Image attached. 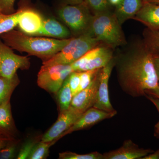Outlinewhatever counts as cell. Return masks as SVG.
I'll return each mask as SVG.
<instances>
[{"label": "cell", "instance_id": "3957f363", "mask_svg": "<svg viewBox=\"0 0 159 159\" xmlns=\"http://www.w3.org/2000/svg\"><path fill=\"white\" fill-rule=\"evenodd\" d=\"M121 25L111 11L94 15L88 31L100 42L113 48L127 44Z\"/></svg>", "mask_w": 159, "mask_h": 159}, {"label": "cell", "instance_id": "5bb4252c", "mask_svg": "<svg viewBox=\"0 0 159 159\" xmlns=\"http://www.w3.org/2000/svg\"><path fill=\"white\" fill-rule=\"evenodd\" d=\"M154 151L149 148H139L131 140H126L119 148L102 154L103 159H142Z\"/></svg>", "mask_w": 159, "mask_h": 159}, {"label": "cell", "instance_id": "603a6c76", "mask_svg": "<svg viewBox=\"0 0 159 159\" xmlns=\"http://www.w3.org/2000/svg\"><path fill=\"white\" fill-rule=\"evenodd\" d=\"M58 140H54L49 142L39 141L36 144L29 157V159H44L48 156L49 149Z\"/></svg>", "mask_w": 159, "mask_h": 159}, {"label": "cell", "instance_id": "e0dca14e", "mask_svg": "<svg viewBox=\"0 0 159 159\" xmlns=\"http://www.w3.org/2000/svg\"><path fill=\"white\" fill-rule=\"evenodd\" d=\"M143 0H122L116 6L114 14L121 25L126 21L133 19L143 6Z\"/></svg>", "mask_w": 159, "mask_h": 159}, {"label": "cell", "instance_id": "2e32d148", "mask_svg": "<svg viewBox=\"0 0 159 159\" xmlns=\"http://www.w3.org/2000/svg\"><path fill=\"white\" fill-rule=\"evenodd\" d=\"M71 31L68 28L53 18L44 19L42 28L36 36H46L57 39L70 38Z\"/></svg>", "mask_w": 159, "mask_h": 159}, {"label": "cell", "instance_id": "5b68a950", "mask_svg": "<svg viewBox=\"0 0 159 159\" xmlns=\"http://www.w3.org/2000/svg\"><path fill=\"white\" fill-rule=\"evenodd\" d=\"M57 14L71 32L76 36L88 31L94 15L84 3L61 5Z\"/></svg>", "mask_w": 159, "mask_h": 159}, {"label": "cell", "instance_id": "d6986e66", "mask_svg": "<svg viewBox=\"0 0 159 159\" xmlns=\"http://www.w3.org/2000/svg\"><path fill=\"white\" fill-rule=\"evenodd\" d=\"M20 83L17 74L11 78L0 77V105L10 101L12 93Z\"/></svg>", "mask_w": 159, "mask_h": 159}, {"label": "cell", "instance_id": "9c48e42d", "mask_svg": "<svg viewBox=\"0 0 159 159\" xmlns=\"http://www.w3.org/2000/svg\"><path fill=\"white\" fill-rule=\"evenodd\" d=\"M83 113L71 106L67 110L59 112L57 121L43 135L41 141L49 142L56 139L59 140L61 135L76 122Z\"/></svg>", "mask_w": 159, "mask_h": 159}, {"label": "cell", "instance_id": "4dcf8cb0", "mask_svg": "<svg viewBox=\"0 0 159 159\" xmlns=\"http://www.w3.org/2000/svg\"><path fill=\"white\" fill-rule=\"evenodd\" d=\"M145 97L153 103L159 113V99L148 95H145ZM154 136L157 139H159V121L155 125Z\"/></svg>", "mask_w": 159, "mask_h": 159}, {"label": "cell", "instance_id": "83f0119b", "mask_svg": "<svg viewBox=\"0 0 159 159\" xmlns=\"http://www.w3.org/2000/svg\"><path fill=\"white\" fill-rule=\"evenodd\" d=\"M99 70V69L80 72V83L77 93L84 89L90 84Z\"/></svg>", "mask_w": 159, "mask_h": 159}, {"label": "cell", "instance_id": "d6a6232c", "mask_svg": "<svg viewBox=\"0 0 159 159\" xmlns=\"http://www.w3.org/2000/svg\"><path fill=\"white\" fill-rule=\"evenodd\" d=\"M145 95H150L159 99V86L156 88L145 91Z\"/></svg>", "mask_w": 159, "mask_h": 159}, {"label": "cell", "instance_id": "277c9868", "mask_svg": "<svg viewBox=\"0 0 159 159\" xmlns=\"http://www.w3.org/2000/svg\"><path fill=\"white\" fill-rule=\"evenodd\" d=\"M102 43L88 31L72 37L70 42L61 51L49 59L43 61V65H70L77 61L87 52Z\"/></svg>", "mask_w": 159, "mask_h": 159}, {"label": "cell", "instance_id": "7402d4cb", "mask_svg": "<svg viewBox=\"0 0 159 159\" xmlns=\"http://www.w3.org/2000/svg\"><path fill=\"white\" fill-rule=\"evenodd\" d=\"M144 44L153 57L159 56V30L146 28L143 32Z\"/></svg>", "mask_w": 159, "mask_h": 159}, {"label": "cell", "instance_id": "74e56055", "mask_svg": "<svg viewBox=\"0 0 159 159\" xmlns=\"http://www.w3.org/2000/svg\"><path fill=\"white\" fill-rule=\"evenodd\" d=\"M143 2H148L159 4V0H143Z\"/></svg>", "mask_w": 159, "mask_h": 159}, {"label": "cell", "instance_id": "9a60e30c", "mask_svg": "<svg viewBox=\"0 0 159 159\" xmlns=\"http://www.w3.org/2000/svg\"><path fill=\"white\" fill-rule=\"evenodd\" d=\"M133 19L151 30H159V4L145 2Z\"/></svg>", "mask_w": 159, "mask_h": 159}, {"label": "cell", "instance_id": "52a82bcc", "mask_svg": "<svg viewBox=\"0 0 159 159\" xmlns=\"http://www.w3.org/2000/svg\"><path fill=\"white\" fill-rule=\"evenodd\" d=\"M73 72L70 65H42L38 74V85L49 93L56 94Z\"/></svg>", "mask_w": 159, "mask_h": 159}, {"label": "cell", "instance_id": "f1b7e54d", "mask_svg": "<svg viewBox=\"0 0 159 159\" xmlns=\"http://www.w3.org/2000/svg\"><path fill=\"white\" fill-rule=\"evenodd\" d=\"M80 72L74 71L68 76L69 84L74 97L77 93L80 83Z\"/></svg>", "mask_w": 159, "mask_h": 159}, {"label": "cell", "instance_id": "4316f807", "mask_svg": "<svg viewBox=\"0 0 159 159\" xmlns=\"http://www.w3.org/2000/svg\"><path fill=\"white\" fill-rule=\"evenodd\" d=\"M41 138H35L34 139H29L26 141L20 148L19 151L18 152L16 159H29L34 147L41 141Z\"/></svg>", "mask_w": 159, "mask_h": 159}, {"label": "cell", "instance_id": "8992f818", "mask_svg": "<svg viewBox=\"0 0 159 159\" xmlns=\"http://www.w3.org/2000/svg\"><path fill=\"white\" fill-rule=\"evenodd\" d=\"M114 57V48L101 43L91 49L70 65L73 71L77 72L98 70L104 67Z\"/></svg>", "mask_w": 159, "mask_h": 159}, {"label": "cell", "instance_id": "1f68e13d", "mask_svg": "<svg viewBox=\"0 0 159 159\" xmlns=\"http://www.w3.org/2000/svg\"><path fill=\"white\" fill-rule=\"evenodd\" d=\"M13 139H11L0 134V150L5 147L10 140Z\"/></svg>", "mask_w": 159, "mask_h": 159}, {"label": "cell", "instance_id": "cb8c5ba5", "mask_svg": "<svg viewBox=\"0 0 159 159\" xmlns=\"http://www.w3.org/2000/svg\"><path fill=\"white\" fill-rule=\"evenodd\" d=\"M84 2L93 15L111 11L108 0H84Z\"/></svg>", "mask_w": 159, "mask_h": 159}, {"label": "cell", "instance_id": "30bf717a", "mask_svg": "<svg viewBox=\"0 0 159 159\" xmlns=\"http://www.w3.org/2000/svg\"><path fill=\"white\" fill-rule=\"evenodd\" d=\"M115 56L100 70V80L97 99L93 107L107 112L116 111L111 104L108 92V83L113 69L115 66Z\"/></svg>", "mask_w": 159, "mask_h": 159}, {"label": "cell", "instance_id": "ffe728a7", "mask_svg": "<svg viewBox=\"0 0 159 159\" xmlns=\"http://www.w3.org/2000/svg\"><path fill=\"white\" fill-rule=\"evenodd\" d=\"M56 94L59 112L68 109L70 107L73 97L69 84L68 77Z\"/></svg>", "mask_w": 159, "mask_h": 159}, {"label": "cell", "instance_id": "ac0fdd59", "mask_svg": "<svg viewBox=\"0 0 159 159\" xmlns=\"http://www.w3.org/2000/svg\"><path fill=\"white\" fill-rule=\"evenodd\" d=\"M17 133L11 113L10 101L0 105V134L16 139Z\"/></svg>", "mask_w": 159, "mask_h": 159}, {"label": "cell", "instance_id": "8d00e7d4", "mask_svg": "<svg viewBox=\"0 0 159 159\" xmlns=\"http://www.w3.org/2000/svg\"><path fill=\"white\" fill-rule=\"evenodd\" d=\"M122 0H108L111 6H116L119 5Z\"/></svg>", "mask_w": 159, "mask_h": 159}, {"label": "cell", "instance_id": "7c38bea8", "mask_svg": "<svg viewBox=\"0 0 159 159\" xmlns=\"http://www.w3.org/2000/svg\"><path fill=\"white\" fill-rule=\"evenodd\" d=\"M100 70L101 69H99L93 81L87 87L73 97L71 107L82 113L93 107L97 99L100 80Z\"/></svg>", "mask_w": 159, "mask_h": 159}, {"label": "cell", "instance_id": "7a4b0ae2", "mask_svg": "<svg viewBox=\"0 0 159 159\" xmlns=\"http://www.w3.org/2000/svg\"><path fill=\"white\" fill-rule=\"evenodd\" d=\"M0 39L11 49L36 56L43 61L49 59L62 50L71 39L36 37L13 30L0 35Z\"/></svg>", "mask_w": 159, "mask_h": 159}, {"label": "cell", "instance_id": "4fadbf2b", "mask_svg": "<svg viewBox=\"0 0 159 159\" xmlns=\"http://www.w3.org/2000/svg\"><path fill=\"white\" fill-rule=\"evenodd\" d=\"M22 12L18 26L20 31L30 35L36 36L42 28L44 18L39 12L24 3Z\"/></svg>", "mask_w": 159, "mask_h": 159}, {"label": "cell", "instance_id": "e575fe53", "mask_svg": "<svg viewBox=\"0 0 159 159\" xmlns=\"http://www.w3.org/2000/svg\"><path fill=\"white\" fill-rule=\"evenodd\" d=\"M153 61L155 70L159 82V56L153 57Z\"/></svg>", "mask_w": 159, "mask_h": 159}, {"label": "cell", "instance_id": "44dd1931", "mask_svg": "<svg viewBox=\"0 0 159 159\" xmlns=\"http://www.w3.org/2000/svg\"><path fill=\"white\" fill-rule=\"evenodd\" d=\"M23 10L22 5L14 13L9 15L0 13V35L11 31L18 26L20 16Z\"/></svg>", "mask_w": 159, "mask_h": 159}, {"label": "cell", "instance_id": "d590c367", "mask_svg": "<svg viewBox=\"0 0 159 159\" xmlns=\"http://www.w3.org/2000/svg\"><path fill=\"white\" fill-rule=\"evenodd\" d=\"M142 159H159V148L156 151H154L152 153L149 154Z\"/></svg>", "mask_w": 159, "mask_h": 159}, {"label": "cell", "instance_id": "f546056e", "mask_svg": "<svg viewBox=\"0 0 159 159\" xmlns=\"http://www.w3.org/2000/svg\"><path fill=\"white\" fill-rule=\"evenodd\" d=\"M16 0H0V13L5 15L12 14L16 11L14 4Z\"/></svg>", "mask_w": 159, "mask_h": 159}, {"label": "cell", "instance_id": "484cf974", "mask_svg": "<svg viewBox=\"0 0 159 159\" xmlns=\"http://www.w3.org/2000/svg\"><path fill=\"white\" fill-rule=\"evenodd\" d=\"M60 159H103V154L98 152H94L84 154H79L67 151L59 154Z\"/></svg>", "mask_w": 159, "mask_h": 159}, {"label": "cell", "instance_id": "f35d334b", "mask_svg": "<svg viewBox=\"0 0 159 159\" xmlns=\"http://www.w3.org/2000/svg\"><path fill=\"white\" fill-rule=\"evenodd\" d=\"M158 85H159V82L158 83Z\"/></svg>", "mask_w": 159, "mask_h": 159}, {"label": "cell", "instance_id": "d4e9b609", "mask_svg": "<svg viewBox=\"0 0 159 159\" xmlns=\"http://www.w3.org/2000/svg\"><path fill=\"white\" fill-rule=\"evenodd\" d=\"M19 140L11 139L5 147L0 150V159H12L17 156Z\"/></svg>", "mask_w": 159, "mask_h": 159}, {"label": "cell", "instance_id": "836d02e7", "mask_svg": "<svg viewBox=\"0 0 159 159\" xmlns=\"http://www.w3.org/2000/svg\"><path fill=\"white\" fill-rule=\"evenodd\" d=\"M62 4L61 5H75L82 4L84 0H61Z\"/></svg>", "mask_w": 159, "mask_h": 159}, {"label": "cell", "instance_id": "ba28073f", "mask_svg": "<svg viewBox=\"0 0 159 159\" xmlns=\"http://www.w3.org/2000/svg\"><path fill=\"white\" fill-rule=\"evenodd\" d=\"M12 49L0 39V77L12 78L19 69L26 70L30 67L29 58L16 54Z\"/></svg>", "mask_w": 159, "mask_h": 159}, {"label": "cell", "instance_id": "6da1fadb", "mask_svg": "<svg viewBox=\"0 0 159 159\" xmlns=\"http://www.w3.org/2000/svg\"><path fill=\"white\" fill-rule=\"evenodd\" d=\"M115 58L118 81L126 94L133 97L145 96V91L159 86L153 56L142 40L132 44Z\"/></svg>", "mask_w": 159, "mask_h": 159}, {"label": "cell", "instance_id": "8fae6325", "mask_svg": "<svg viewBox=\"0 0 159 159\" xmlns=\"http://www.w3.org/2000/svg\"><path fill=\"white\" fill-rule=\"evenodd\" d=\"M117 113V111L110 112L95 107H91L84 112L76 122L61 135V139L73 132L85 129L102 120L112 118Z\"/></svg>", "mask_w": 159, "mask_h": 159}]
</instances>
